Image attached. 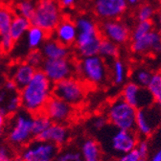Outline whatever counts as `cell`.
Returning <instances> with one entry per match:
<instances>
[{
  "label": "cell",
  "mask_w": 161,
  "mask_h": 161,
  "mask_svg": "<svg viewBox=\"0 0 161 161\" xmlns=\"http://www.w3.org/2000/svg\"><path fill=\"white\" fill-rule=\"evenodd\" d=\"M20 108H21V101H20L19 93H10L8 94L6 100L4 103L0 106V112L4 114L5 116L7 115H14L16 114Z\"/></svg>",
  "instance_id": "cell-27"
},
{
  "label": "cell",
  "mask_w": 161,
  "mask_h": 161,
  "mask_svg": "<svg viewBox=\"0 0 161 161\" xmlns=\"http://www.w3.org/2000/svg\"><path fill=\"white\" fill-rule=\"evenodd\" d=\"M44 57L40 50H34L29 51L28 54L25 57V62L34 66L36 69H40L43 62H44Z\"/></svg>",
  "instance_id": "cell-33"
},
{
  "label": "cell",
  "mask_w": 161,
  "mask_h": 161,
  "mask_svg": "<svg viewBox=\"0 0 161 161\" xmlns=\"http://www.w3.org/2000/svg\"><path fill=\"white\" fill-rule=\"evenodd\" d=\"M120 97H122L127 103L137 110L154 105L153 98L148 88L139 86L132 82L124 85Z\"/></svg>",
  "instance_id": "cell-13"
},
{
  "label": "cell",
  "mask_w": 161,
  "mask_h": 161,
  "mask_svg": "<svg viewBox=\"0 0 161 161\" xmlns=\"http://www.w3.org/2000/svg\"><path fill=\"white\" fill-rule=\"evenodd\" d=\"M74 108L64 101L53 96L47 103L43 113L52 123L66 125L74 116Z\"/></svg>",
  "instance_id": "cell-16"
},
{
  "label": "cell",
  "mask_w": 161,
  "mask_h": 161,
  "mask_svg": "<svg viewBox=\"0 0 161 161\" xmlns=\"http://www.w3.org/2000/svg\"><path fill=\"white\" fill-rule=\"evenodd\" d=\"M108 124V121L107 117H106V116H103V115H100V116L94 117V118L91 120V123H90L91 128H92L93 130H97V131L104 130V129L107 127Z\"/></svg>",
  "instance_id": "cell-36"
},
{
  "label": "cell",
  "mask_w": 161,
  "mask_h": 161,
  "mask_svg": "<svg viewBox=\"0 0 161 161\" xmlns=\"http://www.w3.org/2000/svg\"><path fill=\"white\" fill-rule=\"evenodd\" d=\"M151 161H161V150L156 151L153 154V156L151 158Z\"/></svg>",
  "instance_id": "cell-44"
},
{
  "label": "cell",
  "mask_w": 161,
  "mask_h": 161,
  "mask_svg": "<svg viewBox=\"0 0 161 161\" xmlns=\"http://www.w3.org/2000/svg\"><path fill=\"white\" fill-rule=\"evenodd\" d=\"M154 7L152 4L145 3L140 5L136 11L137 21H153V18L155 16Z\"/></svg>",
  "instance_id": "cell-32"
},
{
  "label": "cell",
  "mask_w": 161,
  "mask_h": 161,
  "mask_svg": "<svg viewBox=\"0 0 161 161\" xmlns=\"http://www.w3.org/2000/svg\"><path fill=\"white\" fill-rule=\"evenodd\" d=\"M31 26V20L15 14L10 29V36L14 39V42L16 43L22 40Z\"/></svg>",
  "instance_id": "cell-24"
},
{
  "label": "cell",
  "mask_w": 161,
  "mask_h": 161,
  "mask_svg": "<svg viewBox=\"0 0 161 161\" xmlns=\"http://www.w3.org/2000/svg\"><path fill=\"white\" fill-rule=\"evenodd\" d=\"M5 121H6V116L0 112V135L3 132V129L5 127Z\"/></svg>",
  "instance_id": "cell-43"
},
{
  "label": "cell",
  "mask_w": 161,
  "mask_h": 161,
  "mask_svg": "<svg viewBox=\"0 0 161 161\" xmlns=\"http://www.w3.org/2000/svg\"><path fill=\"white\" fill-rule=\"evenodd\" d=\"M141 158L140 154L137 153L136 150H133L130 153H124L122 155L118 156L115 161H138Z\"/></svg>",
  "instance_id": "cell-38"
},
{
  "label": "cell",
  "mask_w": 161,
  "mask_h": 161,
  "mask_svg": "<svg viewBox=\"0 0 161 161\" xmlns=\"http://www.w3.org/2000/svg\"><path fill=\"white\" fill-rule=\"evenodd\" d=\"M15 42L11 36L0 37V52L2 54H9L14 47Z\"/></svg>",
  "instance_id": "cell-35"
},
{
  "label": "cell",
  "mask_w": 161,
  "mask_h": 161,
  "mask_svg": "<svg viewBox=\"0 0 161 161\" xmlns=\"http://www.w3.org/2000/svg\"><path fill=\"white\" fill-rule=\"evenodd\" d=\"M110 80L114 86H123L126 84L129 76V69L126 63L121 58H116L109 64Z\"/></svg>",
  "instance_id": "cell-23"
},
{
  "label": "cell",
  "mask_w": 161,
  "mask_h": 161,
  "mask_svg": "<svg viewBox=\"0 0 161 161\" xmlns=\"http://www.w3.org/2000/svg\"><path fill=\"white\" fill-rule=\"evenodd\" d=\"M45 59H59L71 58L72 53L70 47L64 46L51 36L47 38L42 47L40 48Z\"/></svg>",
  "instance_id": "cell-20"
},
{
  "label": "cell",
  "mask_w": 161,
  "mask_h": 161,
  "mask_svg": "<svg viewBox=\"0 0 161 161\" xmlns=\"http://www.w3.org/2000/svg\"><path fill=\"white\" fill-rule=\"evenodd\" d=\"M147 88L153 98L154 105L161 108V71L153 73Z\"/></svg>",
  "instance_id": "cell-29"
},
{
  "label": "cell",
  "mask_w": 161,
  "mask_h": 161,
  "mask_svg": "<svg viewBox=\"0 0 161 161\" xmlns=\"http://www.w3.org/2000/svg\"><path fill=\"white\" fill-rule=\"evenodd\" d=\"M135 150L137 151V153L140 154L141 157L146 158V156L149 153V150H150V144L148 142V140L146 138H140L137 142Z\"/></svg>",
  "instance_id": "cell-37"
},
{
  "label": "cell",
  "mask_w": 161,
  "mask_h": 161,
  "mask_svg": "<svg viewBox=\"0 0 161 161\" xmlns=\"http://www.w3.org/2000/svg\"><path fill=\"white\" fill-rule=\"evenodd\" d=\"M76 67V75L88 86L104 87L110 80L109 64L99 55L79 58Z\"/></svg>",
  "instance_id": "cell-3"
},
{
  "label": "cell",
  "mask_w": 161,
  "mask_h": 161,
  "mask_svg": "<svg viewBox=\"0 0 161 161\" xmlns=\"http://www.w3.org/2000/svg\"><path fill=\"white\" fill-rule=\"evenodd\" d=\"M51 124H52L51 120L43 112L34 115V119H33V132H34L35 138L39 136L44 130H46L51 126Z\"/></svg>",
  "instance_id": "cell-31"
},
{
  "label": "cell",
  "mask_w": 161,
  "mask_h": 161,
  "mask_svg": "<svg viewBox=\"0 0 161 161\" xmlns=\"http://www.w3.org/2000/svg\"><path fill=\"white\" fill-rule=\"evenodd\" d=\"M0 161H14L9 149L3 145H0Z\"/></svg>",
  "instance_id": "cell-39"
},
{
  "label": "cell",
  "mask_w": 161,
  "mask_h": 161,
  "mask_svg": "<svg viewBox=\"0 0 161 161\" xmlns=\"http://www.w3.org/2000/svg\"><path fill=\"white\" fill-rule=\"evenodd\" d=\"M80 154L83 161H103V151L99 142L92 138H85L80 144Z\"/></svg>",
  "instance_id": "cell-21"
},
{
  "label": "cell",
  "mask_w": 161,
  "mask_h": 161,
  "mask_svg": "<svg viewBox=\"0 0 161 161\" xmlns=\"http://www.w3.org/2000/svg\"><path fill=\"white\" fill-rule=\"evenodd\" d=\"M35 139H39L45 142L52 143L58 148L65 146L70 140V130L64 124L52 123L51 126Z\"/></svg>",
  "instance_id": "cell-18"
},
{
  "label": "cell",
  "mask_w": 161,
  "mask_h": 161,
  "mask_svg": "<svg viewBox=\"0 0 161 161\" xmlns=\"http://www.w3.org/2000/svg\"><path fill=\"white\" fill-rule=\"evenodd\" d=\"M55 161H83L80 152L74 149H66L59 152Z\"/></svg>",
  "instance_id": "cell-34"
},
{
  "label": "cell",
  "mask_w": 161,
  "mask_h": 161,
  "mask_svg": "<svg viewBox=\"0 0 161 161\" xmlns=\"http://www.w3.org/2000/svg\"><path fill=\"white\" fill-rule=\"evenodd\" d=\"M49 36L50 35L42 28L32 25L24 36L26 48L29 51L40 50Z\"/></svg>",
  "instance_id": "cell-22"
},
{
  "label": "cell",
  "mask_w": 161,
  "mask_h": 161,
  "mask_svg": "<svg viewBox=\"0 0 161 161\" xmlns=\"http://www.w3.org/2000/svg\"><path fill=\"white\" fill-rule=\"evenodd\" d=\"M53 87L54 84L42 70L37 69L31 82L19 90L23 110L32 115L43 112L49 100L53 97Z\"/></svg>",
  "instance_id": "cell-1"
},
{
  "label": "cell",
  "mask_w": 161,
  "mask_h": 161,
  "mask_svg": "<svg viewBox=\"0 0 161 161\" xmlns=\"http://www.w3.org/2000/svg\"><path fill=\"white\" fill-rule=\"evenodd\" d=\"M75 22L78 29V36L74 47L78 58H83L98 55L103 39L100 25L93 17L87 14L79 15L75 19Z\"/></svg>",
  "instance_id": "cell-2"
},
{
  "label": "cell",
  "mask_w": 161,
  "mask_h": 161,
  "mask_svg": "<svg viewBox=\"0 0 161 161\" xmlns=\"http://www.w3.org/2000/svg\"><path fill=\"white\" fill-rule=\"evenodd\" d=\"M131 52L138 56L161 53V36L154 29L143 36L131 37L130 40Z\"/></svg>",
  "instance_id": "cell-14"
},
{
  "label": "cell",
  "mask_w": 161,
  "mask_h": 161,
  "mask_svg": "<svg viewBox=\"0 0 161 161\" xmlns=\"http://www.w3.org/2000/svg\"><path fill=\"white\" fill-rule=\"evenodd\" d=\"M36 70L37 69L26 63L25 60L24 62H20L15 64L11 69L10 79L15 84L17 89L20 90L31 82Z\"/></svg>",
  "instance_id": "cell-19"
},
{
  "label": "cell",
  "mask_w": 161,
  "mask_h": 161,
  "mask_svg": "<svg viewBox=\"0 0 161 161\" xmlns=\"http://www.w3.org/2000/svg\"><path fill=\"white\" fill-rule=\"evenodd\" d=\"M14 16V9L8 5L0 4V37L10 36V29Z\"/></svg>",
  "instance_id": "cell-25"
},
{
  "label": "cell",
  "mask_w": 161,
  "mask_h": 161,
  "mask_svg": "<svg viewBox=\"0 0 161 161\" xmlns=\"http://www.w3.org/2000/svg\"><path fill=\"white\" fill-rule=\"evenodd\" d=\"M59 148L52 143L34 139L25 147L20 149L19 161H55Z\"/></svg>",
  "instance_id": "cell-8"
},
{
  "label": "cell",
  "mask_w": 161,
  "mask_h": 161,
  "mask_svg": "<svg viewBox=\"0 0 161 161\" xmlns=\"http://www.w3.org/2000/svg\"><path fill=\"white\" fill-rule=\"evenodd\" d=\"M137 109L122 97L113 99L107 108L106 117L108 124L118 130H134Z\"/></svg>",
  "instance_id": "cell-6"
},
{
  "label": "cell",
  "mask_w": 161,
  "mask_h": 161,
  "mask_svg": "<svg viewBox=\"0 0 161 161\" xmlns=\"http://www.w3.org/2000/svg\"><path fill=\"white\" fill-rule=\"evenodd\" d=\"M126 1L128 2L129 5L134 6V5H137L140 2V0H126Z\"/></svg>",
  "instance_id": "cell-45"
},
{
  "label": "cell",
  "mask_w": 161,
  "mask_h": 161,
  "mask_svg": "<svg viewBox=\"0 0 161 161\" xmlns=\"http://www.w3.org/2000/svg\"><path fill=\"white\" fill-rule=\"evenodd\" d=\"M138 161H147V159H146V158H142V157H141Z\"/></svg>",
  "instance_id": "cell-46"
},
{
  "label": "cell",
  "mask_w": 161,
  "mask_h": 161,
  "mask_svg": "<svg viewBox=\"0 0 161 161\" xmlns=\"http://www.w3.org/2000/svg\"><path fill=\"white\" fill-rule=\"evenodd\" d=\"M153 72L144 66H138L134 68L130 74V82L138 85L139 86L147 87L152 79Z\"/></svg>",
  "instance_id": "cell-28"
},
{
  "label": "cell",
  "mask_w": 161,
  "mask_h": 161,
  "mask_svg": "<svg viewBox=\"0 0 161 161\" xmlns=\"http://www.w3.org/2000/svg\"><path fill=\"white\" fill-rule=\"evenodd\" d=\"M4 86H5V91H7L8 93H14V92H16V90H17V87H16L15 84L13 82L11 79L8 80L7 82L5 83Z\"/></svg>",
  "instance_id": "cell-41"
},
{
  "label": "cell",
  "mask_w": 161,
  "mask_h": 161,
  "mask_svg": "<svg viewBox=\"0 0 161 161\" xmlns=\"http://www.w3.org/2000/svg\"><path fill=\"white\" fill-rule=\"evenodd\" d=\"M139 136L134 130H125L115 129L109 136V149L112 153L120 156L135 150Z\"/></svg>",
  "instance_id": "cell-15"
},
{
  "label": "cell",
  "mask_w": 161,
  "mask_h": 161,
  "mask_svg": "<svg viewBox=\"0 0 161 161\" xmlns=\"http://www.w3.org/2000/svg\"><path fill=\"white\" fill-rule=\"evenodd\" d=\"M100 32L103 38L121 46L127 44L130 40L131 29L127 22L121 19L106 20L100 24Z\"/></svg>",
  "instance_id": "cell-11"
},
{
  "label": "cell",
  "mask_w": 161,
  "mask_h": 161,
  "mask_svg": "<svg viewBox=\"0 0 161 161\" xmlns=\"http://www.w3.org/2000/svg\"><path fill=\"white\" fill-rule=\"evenodd\" d=\"M33 119L34 115L25 110L14 115L7 132V140L11 146L22 149L34 140Z\"/></svg>",
  "instance_id": "cell-5"
},
{
  "label": "cell",
  "mask_w": 161,
  "mask_h": 161,
  "mask_svg": "<svg viewBox=\"0 0 161 161\" xmlns=\"http://www.w3.org/2000/svg\"><path fill=\"white\" fill-rule=\"evenodd\" d=\"M161 124V108L156 105L137 110L134 131L140 138L150 137Z\"/></svg>",
  "instance_id": "cell-10"
},
{
  "label": "cell",
  "mask_w": 161,
  "mask_h": 161,
  "mask_svg": "<svg viewBox=\"0 0 161 161\" xmlns=\"http://www.w3.org/2000/svg\"><path fill=\"white\" fill-rule=\"evenodd\" d=\"M64 18V11L58 0H37L31 23L51 35Z\"/></svg>",
  "instance_id": "cell-4"
},
{
  "label": "cell",
  "mask_w": 161,
  "mask_h": 161,
  "mask_svg": "<svg viewBox=\"0 0 161 161\" xmlns=\"http://www.w3.org/2000/svg\"><path fill=\"white\" fill-rule=\"evenodd\" d=\"M129 4L126 0H93V12L102 21L120 19L126 14Z\"/></svg>",
  "instance_id": "cell-12"
},
{
  "label": "cell",
  "mask_w": 161,
  "mask_h": 161,
  "mask_svg": "<svg viewBox=\"0 0 161 161\" xmlns=\"http://www.w3.org/2000/svg\"><path fill=\"white\" fill-rule=\"evenodd\" d=\"M77 62L71 58L59 59H44L40 67L46 77L55 85L64 80L76 76Z\"/></svg>",
  "instance_id": "cell-9"
},
{
  "label": "cell",
  "mask_w": 161,
  "mask_h": 161,
  "mask_svg": "<svg viewBox=\"0 0 161 161\" xmlns=\"http://www.w3.org/2000/svg\"><path fill=\"white\" fill-rule=\"evenodd\" d=\"M154 27L156 28L155 30L160 34L161 36V11L155 15V23H154Z\"/></svg>",
  "instance_id": "cell-42"
},
{
  "label": "cell",
  "mask_w": 161,
  "mask_h": 161,
  "mask_svg": "<svg viewBox=\"0 0 161 161\" xmlns=\"http://www.w3.org/2000/svg\"><path fill=\"white\" fill-rule=\"evenodd\" d=\"M36 7V1H34V0H21L16 4V7L14 10L15 14L31 20L35 14Z\"/></svg>",
  "instance_id": "cell-30"
},
{
  "label": "cell",
  "mask_w": 161,
  "mask_h": 161,
  "mask_svg": "<svg viewBox=\"0 0 161 161\" xmlns=\"http://www.w3.org/2000/svg\"><path fill=\"white\" fill-rule=\"evenodd\" d=\"M58 2L63 10H69L74 8L77 3V0H58Z\"/></svg>",
  "instance_id": "cell-40"
},
{
  "label": "cell",
  "mask_w": 161,
  "mask_h": 161,
  "mask_svg": "<svg viewBox=\"0 0 161 161\" xmlns=\"http://www.w3.org/2000/svg\"><path fill=\"white\" fill-rule=\"evenodd\" d=\"M86 85L79 78L72 77L57 83L53 87V96L77 107L82 104L86 96Z\"/></svg>",
  "instance_id": "cell-7"
},
{
  "label": "cell",
  "mask_w": 161,
  "mask_h": 161,
  "mask_svg": "<svg viewBox=\"0 0 161 161\" xmlns=\"http://www.w3.org/2000/svg\"><path fill=\"white\" fill-rule=\"evenodd\" d=\"M120 48L119 45L110 42L108 39L103 38L99 48V56L102 57L106 62H112V60L119 58Z\"/></svg>",
  "instance_id": "cell-26"
},
{
  "label": "cell",
  "mask_w": 161,
  "mask_h": 161,
  "mask_svg": "<svg viewBox=\"0 0 161 161\" xmlns=\"http://www.w3.org/2000/svg\"><path fill=\"white\" fill-rule=\"evenodd\" d=\"M50 36L63 45L71 48L75 45L78 36V29L75 19L64 17Z\"/></svg>",
  "instance_id": "cell-17"
}]
</instances>
